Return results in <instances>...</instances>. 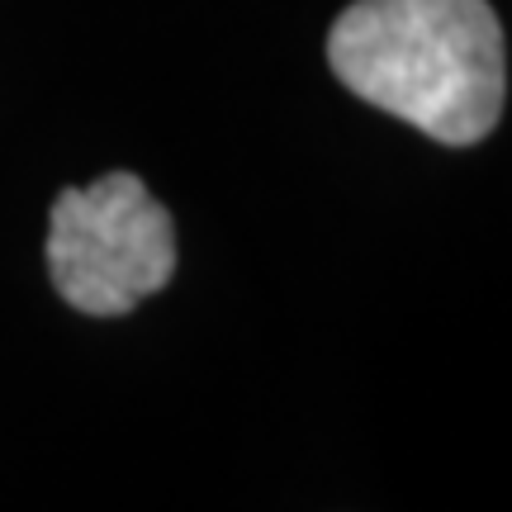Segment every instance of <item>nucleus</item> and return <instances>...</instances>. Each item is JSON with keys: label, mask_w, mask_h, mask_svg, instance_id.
<instances>
[{"label": "nucleus", "mask_w": 512, "mask_h": 512, "mask_svg": "<svg viewBox=\"0 0 512 512\" xmlns=\"http://www.w3.org/2000/svg\"><path fill=\"white\" fill-rule=\"evenodd\" d=\"M328 67L446 147L489 138L508 100V43L489 0H356L332 19Z\"/></svg>", "instance_id": "obj_1"}, {"label": "nucleus", "mask_w": 512, "mask_h": 512, "mask_svg": "<svg viewBox=\"0 0 512 512\" xmlns=\"http://www.w3.org/2000/svg\"><path fill=\"white\" fill-rule=\"evenodd\" d=\"M48 275L86 318H124L176 275V223L133 171L62 190L48 219Z\"/></svg>", "instance_id": "obj_2"}]
</instances>
